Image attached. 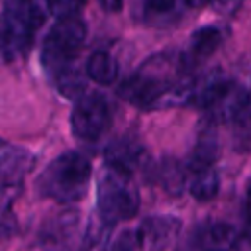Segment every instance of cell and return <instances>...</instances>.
<instances>
[{
    "mask_svg": "<svg viewBox=\"0 0 251 251\" xmlns=\"http://www.w3.org/2000/svg\"><path fill=\"white\" fill-rule=\"evenodd\" d=\"M184 57L161 53L147 59L118 88V94L139 110L178 106L192 100L194 82L186 76Z\"/></svg>",
    "mask_w": 251,
    "mask_h": 251,
    "instance_id": "1",
    "label": "cell"
},
{
    "mask_svg": "<svg viewBox=\"0 0 251 251\" xmlns=\"http://www.w3.org/2000/svg\"><path fill=\"white\" fill-rule=\"evenodd\" d=\"M90 178V161L78 151H65L45 167L37 180V188L43 196L59 204H75L86 196Z\"/></svg>",
    "mask_w": 251,
    "mask_h": 251,
    "instance_id": "2",
    "label": "cell"
},
{
    "mask_svg": "<svg viewBox=\"0 0 251 251\" xmlns=\"http://www.w3.org/2000/svg\"><path fill=\"white\" fill-rule=\"evenodd\" d=\"M214 122L251 124V94L231 78H208L194 84L192 100Z\"/></svg>",
    "mask_w": 251,
    "mask_h": 251,
    "instance_id": "3",
    "label": "cell"
},
{
    "mask_svg": "<svg viewBox=\"0 0 251 251\" xmlns=\"http://www.w3.org/2000/svg\"><path fill=\"white\" fill-rule=\"evenodd\" d=\"M131 176L133 175L118 171L110 165H106L98 176L96 214L110 226L126 222L137 214L139 194H137V188Z\"/></svg>",
    "mask_w": 251,
    "mask_h": 251,
    "instance_id": "4",
    "label": "cell"
},
{
    "mask_svg": "<svg viewBox=\"0 0 251 251\" xmlns=\"http://www.w3.org/2000/svg\"><path fill=\"white\" fill-rule=\"evenodd\" d=\"M86 39V25L78 16L59 18V22L49 29L41 47V61L45 69L57 73L69 67L75 55L80 51Z\"/></svg>",
    "mask_w": 251,
    "mask_h": 251,
    "instance_id": "5",
    "label": "cell"
},
{
    "mask_svg": "<svg viewBox=\"0 0 251 251\" xmlns=\"http://www.w3.org/2000/svg\"><path fill=\"white\" fill-rule=\"evenodd\" d=\"M112 126V106L102 92H84L76 98L71 112V129L75 137L96 143Z\"/></svg>",
    "mask_w": 251,
    "mask_h": 251,
    "instance_id": "6",
    "label": "cell"
},
{
    "mask_svg": "<svg viewBox=\"0 0 251 251\" xmlns=\"http://www.w3.org/2000/svg\"><path fill=\"white\" fill-rule=\"evenodd\" d=\"M0 14V22L10 29L27 37H35L33 33H37L45 24L49 8L47 0H4Z\"/></svg>",
    "mask_w": 251,
    "mask_h": 251,
    "instance_id": "7",
    "label": "cell"
},
{
    "mask_svg": "<svg viewBox=\"0 0 251 251\" xmlns=\"http://www.w3.org/2000/svg\"><path fill=\"white\" fill-rule=\"evenodd\" d=\"M135 231L139 237V249L173 247L180 231V220L173 216H151L143 220V224L135 227Z\"/></svg>",
    "mask_w": 251,
    "mask_h": 251,
    "instance_id": "8",
    "label": "cell"
},
{
    "mask_svg": "<svg viewBox=\"0 0 251 251\" xmlns=\"http://www.w3.org/2000/svg\"><path fill=\"white\" fill-rule=\"evenodd\" d=\"M104 159H106V165L118 171H124L127 175H133V171L139 169L145 159V149L137 139L122 135V137L112 139L106 145Z\"/></svg>",
    "mask_w": 251,
    "mask_h": 251,
    "instance_id": "9",
    "label": "cell"
},
{
    "mask_svg": "<svg viewBox=\"0 0 251 251\" xmlns=\"http://www.w3.org/2000/svg\"><path fill=\"white\" fill-rule=\"evenodd\" d=\"M33 167V155L0 137V184L20 182Z\"/></svg>",
    "mask_w": 251,
    "mask_h": 251,
    "instance_id": "10",
    "label": "cell"
},
{
    "mask_svg": "<svg viewBox=\"0 0 251 251\" xmlns=\"http://www.w3.org/2000/svg\"><path fill=\"white\" fill-rule=\"evenodd\" d=\"M218 188H220V178L212 163H190L188 165V190L192 198L200 202H208L216 198Z\"/></svg>",
    "mask_w": 251,
    "mask_h": 251,
    "instance_id": "11",
    "label": "cell"
},
{
    "mask_svg": "<svg viewBox=\"0 0 251 251\" xmlns=\"http://www.w3.org/2000/svg\"><path fill=\"white\" fill-rule=\"evenodd\" d=\"M222 41H224V33L216 25H206V27L196 29L192 33V37H190L188 53H186L184 61L188 65H192V63H198V61L208 59L222 45Z\"/></svg>",
    "mask_w": 251,
    "mask_h": 251,
    "instance_id": "12",
    "label": "cell"
},
{
    "mask_svg": "<svg viewBox=\"0 0 251 251\" xmlns=\"http://www.w3.org/2000/svg\"><path fill=\"white\" fill-rule=\"evenodd\" d=\"M20 194V182L0 184V241L12 237L18 229V220L14 214V200Z\"/></svg>",
    "mask_w": 251,
    "mask_h": 251,
    "instance_id": "13",
    "label": "cell"
},
{
    "mask_svg": "<svg viewBox=\"0 0 251 251\" xmlns=\"http://www.w3.org/2000/svg\"><path fill=\"white\" fill-rule=\"evenodd\" d=\"M235 229L227 224H208L194 235V245L204 249H233L235 243Z\"/></svg>",
    "mask_w": 251,
    "mask_h": 251,
    "instance_id": "14",
    "label": "cell"
},
{
    "mask_svg": "<svg viewBox=\"0 0 251 251\" xmlns=\"http://www.w3.org/2000/svg\"><path fill=\"white\" fill-rule=\"evenodd\" d=\"M86 75L98 84H112L118 78V63L108 51H94L86 61Z\"/></svg>",
    "mask_w": 251,
    "mask_h": 251,
    "instance_id": "15",
    "label": "cell"
},
{
    "mask_svg": "<svg viewBox=\"0 0 251 251\" xmlns=\"http://www.w3.org/2000/svg\"><path fill=\"white\" fill-rule=\"evenodd\" d=\"M137 16L149 25L167 24L176 12V0H137Z\"/></svg>",
    "mask_w": 251,
    "mask_h": 251,
    "instance_id": "16",
    "label": "cell"
},
{
    "mask_svg": "<svg viewBox=\"0 0 251 251\" xmlns=\"http://www.w3.org/2000/svg\"><path fill=\"white\" fill-rule=\"evenodd\" d=\"M53 75H55L59 90L67 98H78L80 94H84V78H82L80 71H76L69 65V67H65V69H61Z\"/></svg>",
    "mask_w": 251,
    "mask_h": 251,
    "instance_id": "17",
    "label": "cell"
},
{
    "mask_svg": "<svg viewBox=\"0 0 251 251\" xmlns=\"http://www.w3.org/2000/svg\"><path fill=\"white\" fill-rule=\"evenodd\" d=\"M159 180H161V184L169 192L178 194L180 188H182V184H184V180H186V175L182 173V169H180V165L176 161L165 159L163 165L159 167Z\"/></svg>",
    "mask_w": 251,
    "mask_h": 251,
    "instance_id": "18",
    "label": "cell"
},
{
    "mask_svg": "<svg viewBox=\"0 0 251 251\" xmlns=\"http://www.w3.org/2000/svg\"><path fill=\"white\" fill-rule=\"evenodd\" d=\"M112 227L114 226L104 222L98 214L92 216V222L88 224L86 233H84V247H102V245H106V239L110 237Z\"/></svg>",
    "mask_w": 251,
    "mask_h": 251,
    "instance_id": "19",
    "label": "cell"
},
{
    "mask_svg": "<svg viewBox=\"0 0 251 251\" xmlns=\"http://www.w3.org/2000/svg\"><path fill=\"white\" fill-rule=\"evenodd\" d=\"M216 153H218V143H216V137L210 133V135H202L198 139V145L192 153V159L190 163H214L216 159Z\"/></svg>",
    "mask_w": 251,
    "mask_h": 251,
    "instance_id": "20",
    "label": "cell"
},
{
    "mask_svg": "<svg viewBox=\"0 0 251 251\" xmlns=\"http://www.w3.org/2000/svg\"><path fill=\"white\" fill-rule=\"evenodd\" d=\"M82 6H84V0H47L49 14H53L57 20L69 18V16H78V10Z\"/></svg>",
    "mask_w": 251,
    "mask_h": 251,
    "instance_id": "21",
    "label": "cell"
},
{
    "mask_svg": "<svg viewBox=\"0 0 251 251\" xmlns=\"http://www.w3.org/2000/svg\"><path fill=\"white\" fill-rule=\"evenodd\" d=\"M106 14H118L124 8V0H96Z\"/></svg>",
    "mask_w": 251,
    "mask_h": 251,
    "instance_id": "22",
    "label": "cell"
},
{
    "mask_svg": "<svg viewBox=\"0 0 251 251\" xmlns=\"http://www.w3.org/2000/svg\"><path fill=\"white\" fill-rule=\"evenodd\" d=\"M245 210H247V216H249V222H251V184L247 188V198H245Z\"/></svg>",
    "mask_w": 251,
    "mask_h": 251,
    "instance_id": "23",
    "label": "cell"
},
{
    "mask_svg": "<svg viewBox=\"0 0 251 251\" xmlns=\"http://www.w3.org/2000/svg\"><path fill=\"white\" fill-rule=\"evenodd\" d=\"M184 2H186L190 8H200V6H206L210 0H184Z\"/></svg>",
    "mask_w": 251,
    "mask_h": 251,
    "instance_id": "24",
    "label": "cell"
}]
</instances>
